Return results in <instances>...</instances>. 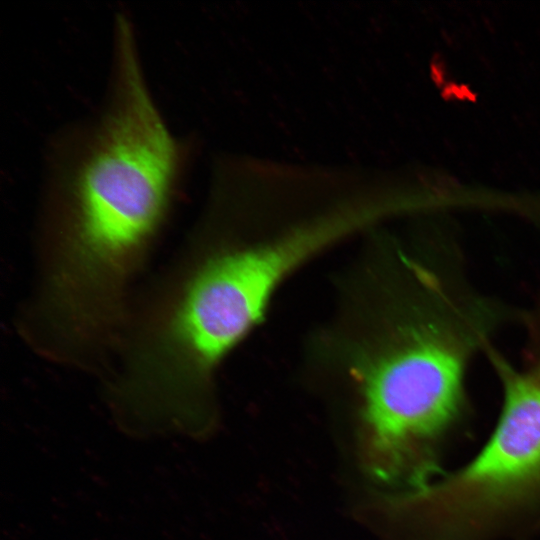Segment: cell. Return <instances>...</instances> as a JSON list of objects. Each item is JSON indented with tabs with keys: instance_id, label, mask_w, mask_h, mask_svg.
Here are the masks:
<instances>
[{
	"instance_id": "obj_1",
	"label": "cell",
	"mask_w": 540,
	"mask_h": 540,
	"mask_svg": "<svg viewBox=\"0 0 540 540\" xmlns=\"http://www.w3.org/2000/svg\"><path fill=\"white\" fill-rule=\"evenodd\" d=\"M111 80L103 109L57 156L37 238L36 304L85 331L125 318L183 162L147 86L127 18L115 23Z\"/></svg>"
},
{
	"instance_id": "obj_2",
	"label": "cell",
	"mask_w": 540,
	"mask_h": 540,
	"mask_svg": "<svg viewBox=\"0 0 540 540\" xmlns=\"http://www.w3.org/2000/svg\"><path fill=\"white\" fill-rule=\"evenodd\" d=\"M396 312L363 376V417L370 464L403 476L436 465L440 442L467 411L472 361L515 309L446 262L409 276Z\"/></svg>"
},
{
	"instance_id": "obj_3",
	"label": "cell",
	"mask_w": 540,
	"mask_h": 540,
	"mask_svg": "<svg viewBox=\"0 0 540 540\" xmlns=\"http://www.w3.org/2000/svg\"><path fill=\"white\" fill-rule=\"evenodd\" d=\"M370 218L341 215L237 249L207 250L193 234L158 282L153 317L163 350L189 372L214 374L281 281Z\"/></svg>"
},
{
	"instance_id": "obj_4",
	"label": "cell",
	"mask_w": 540,
	"mask_h": 540,
	"mask_svg": "<svg viewBox=\"0 0 540 540\" xmlns=\"http://www.w3.org/2000/svg\"><path fill=\"white\" fill-rule=\"evenodd\" d=\"M483 355L502 392L489 441L461 470L389 503L417 540H481L540 501V360L517 366L494 343Z\"/></svg>"
},
{
	"instance_id": "obj_5",
	"label": "cell",
	"mask_w": 540,
	"mask_h": 540,
	"mask_svg": "<svg viewBox=\"0 0 540 540\" xmlns=\"http://www.w3.org/2000/svg\"><path fill=\"white\" fill-rule=\"evenodd\" d=\"M521 327L525 331L526 351L540 358V297L522 312Z\"/></svg>"
}]
</instances>
